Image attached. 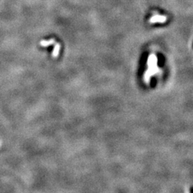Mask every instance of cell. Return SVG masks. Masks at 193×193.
<instances>
[{
	"label": "cell",
	"mask_w": 193,
	"mask_h": 193,
	"mask_svg": "<svg viewBox=\"0 0 193 193\" xmlns=\"http://www.w3.org/2000/svg\"><path fill=\"white\" fill-rule=\"evenodd\" d=\"M59 49H60V45H59V44H56V45H55V49H54V51L52 52L53 57H56L57 56V55H58L59 52Z\"/></svg>",
	"instance_id": "obj_4"
},
{
	"label": "cell",
	"mask_w": 193,
	"mask_h": 193,
	"mask_svg": "<svg viewBox=\"0 0 193 193\" xmlns=\"http://www.w3.org/2000/svg\"><path fill=\"white\" fill-rule=\"evenodd\" d=\"M165 20H166V17H164V16H161V15H153L152 17L150 18V23H162L165 22Z\"/></svg>",
	"instance_id": "obj_1"
},
{
	"label": "cell",
	"mask_w": 193,
	"mask_h": 193,
	"mask_svg": "<svg viewBox=\"0 0 193 193\" xmlns=\"http://www.w3.org/2000/svg\"><path fill=\"white\" fill-rule=\"evenodd\" d=\"M55 42V39H49V40L48 41H45V40H43L40 42V45L42 46V47H48V46H50L52 45H53L54 43Z\"/></svg>",
	"instance_id": "obj_3"
},
{
	"label": "cell",
	"mask_w": 193,
	"mask_h": 193,
	"mask_svg": "<svg viewBox=\"0 0 193 193\" xmlns=\"http://www.w3.org/2000/svg\"><path fill=\"white\" fill-rule=\"evenodd\" d=\"M157 62H158V59L157 57L155 55H150L148 58V65L149 67H154L157 65Z\"/></svg>",
	"instance_id": "obj_2"
}]
</instances>
